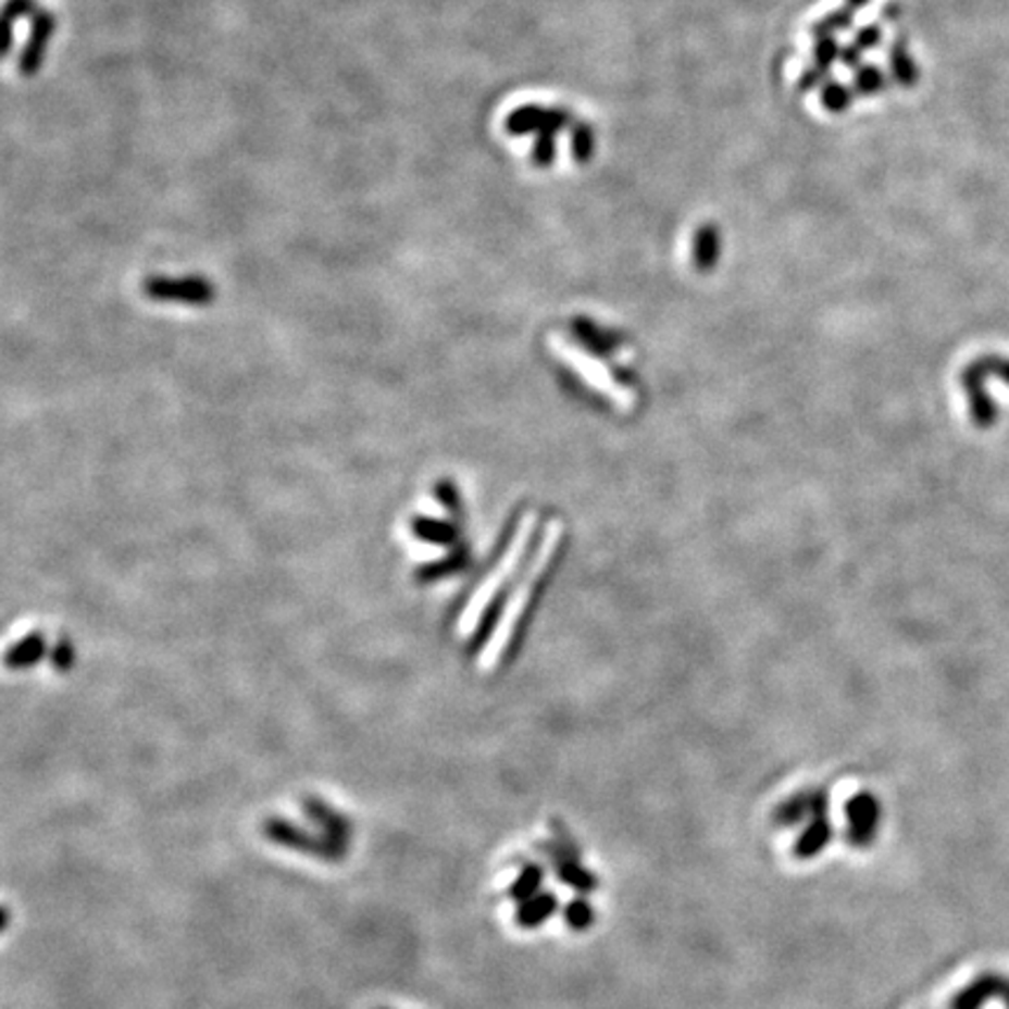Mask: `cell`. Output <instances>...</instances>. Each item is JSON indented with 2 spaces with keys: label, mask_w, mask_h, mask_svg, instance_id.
Returning <instances> with one entry per match:
<instances>
[{
  "label": "cell",
  "mask_w": 1009,
  "mask_h": 1009,
  "mask_svg": "<svg viewBox=\"0 0 1009 1009\" xmlns=\"http://www.w3.org/2000/svg\"><path fill=\"white\" fill-rule=\"evenodd\" d=\"M561 538H563V524L561 522H549V526L545 528L543 540L538 545V551H535V557L531 559V563L526 568V575L522 577V582H519V587L512 591L510 601L505 603L500 620H498V624L494 628L491 640L484 645V650H482V667L484 669L496 667L500 661V657H502V652L508 650V645L512 643V636H514V631L519 626V620H522L524 610L528 608L535 587L540 585V580H543V575L547 571L551 557H555V551H557Z\"/></svg>",
  "instance_id": "obj_1"
},
{
  "label": "cell",
  "mask_w": 1009,
  "mask_h": 1009,
  "mask_svg": "<svg viewBox=\"0 0 1009 1009\" xmlns=\"http://www.w3.org/2000/svg\"><path fill=\"white\" fill-rule=\"evenodd\" d=\"M533 524H535V514L528 512L526 516H522V522H519V528L514 533V538L508 547V551H505V555L500 557L498 565L491 571V575H488L482 585L477 587V591L472 594L470 598V603L465 606L463 614H461V620H459V631L463 636H470L472 631L477 628V624L482 622V614L484 610L494 603V598L496 594L500 591V587L505 585V582H508V577L512 575V571L516 568L519 559H522L524 555V549L531 540V533H533Z\"/></svg>",
  "instance_id": "obj_2"
},
{
  "label": "cell",
  "mask_w": 1009,
  "mask_h": 1009,
  "mask_svg": "<svg viewBox=\"0 0 1009 1009\" xmlns=\"http://www.w3.org/2000/svg\"><path fill=\"white\" fill-rule=\"evenodd\" d=\"M551 349L559 353V358L565 362L568 368H571L573 372H577V376H582V382H585L587 386H591L594 390L601 393V396H606L614 407L626 409V412H628V409L636 407V402H638L636 393L631 390L628 386L620 384L618 378H612L603 362H598L587 351H582L580 346H575L573 341H568V339L555 337V339H551Z\"/></svg>",
  "instance_id": "obj_3"
},
{
  "label": "cell",
  "mask_w": 1009,
  "mask_h": 1009,
  "mask_svg": "<svg viewBox=\"0 0 1009 1009\" xmlns=\"http://www.w3.org/2000/svg\"><path fill=\"white\" fill-rule=\"evenodd\" d=\"M264 837L272 844L295 850V854L319 858L323 862H339L346 856V844H339L335 839H329L327 834H313L307 827L292 823L288 818L281 815H270L262 823Z\"/></svg>",
  "instance_id": "obj_4"
},
{
  "label": "cell",
  "mask_w": 1009,
  "mask_h": 1009,
  "mask_svg": "<svg viewBox=\"0 0 1009 1009\" xmlns=\"http://www.w3.org/2000/svg\"><path fill=\"white\" fill-rule=\"evenodd\" d=\"M144 292L150 299H154V302H178V304H192V307L209 304L215 295L211 283L201 276H187V278L154 276L144 283Z\"/></svg>",
  "instance_id": "obj_5"
},
{
  "label": "cell",
  "mask_w": 1009,
  "mask_h": 1009,
  "mask_svg": "<svg viewBox=\"0 0 1009 1009\" xmlns=\"http://www.w3.org/2000/svg\"><path fill=\"white\" fill-rule=\"evenodd\" d=\"M54 30H57L54 14L50 10H38L34 14V20H30V34L17 61V68L24 77H36L40 73L47 47H50Z\"/></svg>",
  "instance_id": "obj_6"
},
{
  "label": "cell",
  "mask_w": 1009,
  "mask_h": 1009,
  "mask_svg": "<svg viewBox=\"0 0 1009 1009\" xmlns=\"http://www.w3.org/2000/svg\"><path fill=\"white\" fill-rule=\"evenodd\" d=\"M846 818H848L850 846H856V848L872 846L876 830H879V820H881L879 801L870 793H860L856 797H850L846 804Z\"/></svg>",
  "instance_id": "obj_7"
},
{
  "label": "cell",
  "mask_w": 1009,
  "mask_h": 1009,
  "mask_svg": "<svg viewBox=\"0 0 1009 1009\" xmlns=\"http://www.w3.org/2000/svg\"><path fill=\"white\" fill-rule=\"evenodd\" d=\"M830 839H832V825L827 818V795L818 793L813 795L811 825L804 830V834L799 837L795 846V856L801 860H811L830 844Z\"/></svg>",
  "instance_id": "obj_8"
},
{
  "label": "cell",
  "mask_w": 1009,
  "mask_h": 1009,
  "mask_svg": "<svg viewBox=\"0 0 1009 1009\" xmlns=\"http://www.w3.org/2000/svg\"><path fill=\"white\" fill-rule=\"evenodd\" d=\"M547 854L551 858V862H555V870H557V876L561 883H565V886H571L580 893H589L596 888V879L591 872H587L585 867H582L577 862V854H575V848L568 844V842H557V844H551L547 846Z\"/></svg>",
  "instance_id": "obj_9"
},
{
  "label": "cell",
  "mask_w": 1009,
  "mask_h": 1009,
  "mask_svg": "<svg viewBox=\"0 0 1009 1009\" xmlns=\"http://www.w3.org/2000/svg\"><path fill=\"white\" fill-rule=\"evenodd\" d=\"M302 809H304V813H307V818L311 820V823L319 825L321 832L327 834L329 839L349 846V842L353 837V825H351V820L346 818L344 813H339L337 809H333L327 801H323L319 797H304L302 799Z\"/></svg>",
  "instance_id": "obj_10"
},
{
  "label": "cell",
  "mask_w": 1009,
  "mask_h": 1009,
  "mask_svg": "<svg viewBox=\"0 0 1009 1009\" xmlns=\"http://www.w3.org/2000/svg\"><path fill=\"white\" fill-rule=\"evenodd\" d=\"M1005 976L986 972L976 976L972 984H968L958 996L951 1000V1009H980L991 998H1002L1007 988Z\"/></svg>",
  "instance_id": "obj_11"
},
{
  "label": "cell",
  "mask_w": 1009,
  "mask_h": 1009,
  "mask_svg": "<svg viewBox=\"0 0 1009 1009\" xmlns=\"http://www.w3.org/2000/svg\"><path fill=\"white\" fill-rule=\"evenodd\" d=\"M559 124H563V117L559 113H551V110H543L535 105L516 108L514 113L508 117V122H505V126H508V132L512 136H522L531 132H551Z\"/></svg>",
  "instance_id": "obj_12"
},
{
  "label": "cell",
  "mask_w": 1009,
  "mask_h": 1009,
  "mask_svg": "<svg viewBox=\"0 0 1009 1009\" xmlns=\"http://www.w3.org/2000/svg\"><path fill=\"white\" fill-rule=\"evenodd\" d=\"M559 902H557V897L551 895V893H538V895H533L531 900L522 902L516 909V925L519 927H526V930H533V927H538L543 925L551 913L557 911Z\"/></svg>",
  "instance_id": "obj_13"
},
{
  "label": "cell",
  "mask_w": 1009,
  "mask_h": 1009,
  "mask_svg": "<svg viewBox=\"0 0 1009 1009\" xmlns=\"http://www.w3.org/2000/svg\"><path fill=\"white\" fill-rule=\"evenodd\" d=\"M543 876H545V874H543V867H538V864H524V870L519 872V876H516V881L510 886L508 895L512 897L514 902H519V905L526 902V900H531L533 895H538V890H540V886H543Z\"/></svg>",
  "instance_id": "obj_14"
},
{
  "label": "cell",
  "mask_w": 1009,
  "mask_h": 1009,
  "mask_svg": "<svg viewBox=\"0 0 1009 1009\" xmlns=\"http://www.w3.org/2000/svg\"><path fill=\"white\" fill-rule=\"evenodd\" d=\"M804 815H813V795H797L795 799L781 804L774 820L778 825H797Z\"/></svg>",
  "instance_id": "obj_15"
},
{
  "label": "cell",
  "mask_w": 1009,
  "mask_h": 1009,
  "mask_svg": "<svg viewBox=\"0 0 1009 1009\" xmlns=\"http://www.w3.org/2000/svg\"><path fill=\"white\" fill-rule=\"evenodd\" d=\"M565 923L573 930H587L594 923V909L587 900H573L565 907Z\"/></svg>",
  "instance_id": "obj_16"
},
{
  "label": "cell",
  "mask_w": 1009,
  "mask_h": 1009,
  "mask_svg": "<svg viewBox=\"0 0 1009 1009\" xmlns=\"http://www.w3.org/2000/svg\"><path fill=\"white\" fill-rule=\"evenodd\" d=\"M986 376H998L1005 384H1009V358L1002 356H986L980 362H974Z\"/></svg>",
  "instance_id": "obj_17"
},
{
  "label": "cell",
  "mask_w": 1009,
  "mask_h": 1009,
  "mask_svg": "<svg viewBox=\"0 0 1009 1009\" xmlns=\"http://www.w3.org/2000/svg\"><path fill=\"white\" fill-rule=\"evenodd\" d=\"M36 0H8L3 10V24H14L17 20L36 14Z\"/></svg>",
  "instance_id": "obj_18"
},
{
  "label": "cell",
  "mask_w": 1009,
  "mask_h": 1009,
  "mask_svg": "<svg viewBox=\"0 0 1009 1009\" xmlns=\"http://www.w3.org/2000/svg\"><path fill=\"white\" fill-rule=\"evenodd\" d=\"M555 146H551V138L549 136H543L538 138V144H535L533 148V160L538 162V164H549L551 162V157H555V150H551Z\"/></svg>",
  "instance_id": "obj_19"
},
{
  "label": "cell",
  "mask_w": 1009,
  "mask_h": 1009,
  "mask_svg": "<svg viewBox=\"0 0 1009 1009\" xmlns=\"http://www.w3.org/2000/svg\"><path fill=\"white\" fill-rule=\"evenodd\" d=\"M1002 1000H1005V1005H1007V1009H1009V982H1007V988H1005V996H1002Z\"/></svg>",
  "instance_id": "obj_20"
}]
</instances>
